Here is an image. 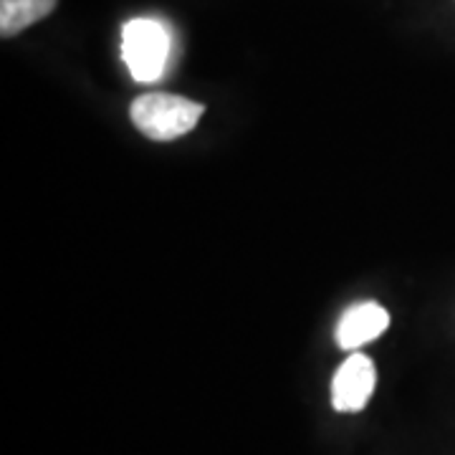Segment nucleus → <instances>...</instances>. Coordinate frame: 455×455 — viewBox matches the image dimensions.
<instances>
[{
    "label": "nucleus",
    "mask_w": 455,
    "mask_h": 455,
    "mask_svg": "<svg viewBox=\"0 0 455 455\" xmlns=\"http://www.w3.org/2000/svg\"><path fill=\"white\" fill-rule=\"evenodd\" d=\"M205 112L203 104L175 94H142L132 101L134 127L155 142H170L196 127Z\"/></svg>",
    "instance_id": "f257e3e1"
},
{
    "label": "nucleus",
    "mask_w": 455,
    "mask_h": 455,
    "mask_svg": "<svg viewBox=\"0 0 455 455\" xmlns=\"http://www.w3.org/2000/svg\"><path fill=\"white\" fill-rule=\"evenodd\" d=\"M170 56V33L155 18H134L122 28V59L132 79L152 84L163 76Z\"/></svg>",
    "instance_id": "f03ea898"
},
{
    "label": "nucleus",
    "mask_w": 455,
    "mask_h": 455,
    "mask_svg": "<svg viewBox=\"0 0 455 455\" xmlns=\"http://www.w3.org/2000/svg\"><path fill=\"white\" fill-rule=\"evenodd\" d=\"M377 387V370L367 355H349L331 379V407L337 412L364 410Z\"/></svg>",
    "instance_id": "7ed1b4c3"
},
{
    "label": "nucleus",
    "mask_w": 455,
    "mask_h": 455,
    "mask_svg": "<svg viewBox=\"0 0 455 455\" xmlns=\"http://www.w3.org/2000/svg\"><path fill=\"white\" fill-rule=\"evenodd\" d=\"M387 326L390 314L385 307H379L377 301H362L341 314L337 324V344L347 352H357L359 347L382 337Z\"/></svg>",
    "instance_id": "20e7f679"
},
{
    "label": "nucleus",
    "mask_w": 455,
    "mask_h": 455,
    "mask_svg": "<svg viewBox=\"0 0 455 455\" xmlns=\"http://www.w3.org/2000/svg\"><path fill=\"white\" fill-rule=\"evenodd\" d=\"M56 0H0V36L11 38L53 13Z\"/></svg>",
    "instance_id": "39448f33"
}]
</instances>
